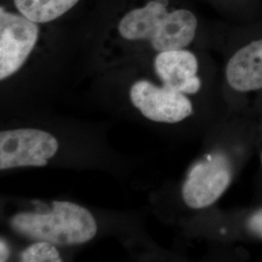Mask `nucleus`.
I'll use <instances>...</instances> for the list:
<instances>
[{
	"mask_svg": "<svg viewBox=\"0 0 262 262\" xmlns=\"http://www.w3.org/2000/svg\"><path fill=\"white\" fill-rule=\"evenodd\" d=\"M79 0H14L20 15L36 24H46L72 9Z\"/></svg>",
	"mask_w": 262,
	"mask_h": 262,
	"instance_id": "nucleus-10",
	"label": "nucleus"
},
{
	"mask_svg": "<svg viewBox=\"0 0 262 262\" xmlns=\"http://www.w3.org/2000/svg\"><path fill=\"white\" fill-rule=\"evenodd\" d=\"M244 229L253 238L262 240V207L254 209L245 217Z\"/></svg>",
	"mask_w": 262,
	"mask_h": 262,
	"instance_id": "nucleus-12",
	"label": "nucleus"
},
{
	"mask_svg": "<svg viewBox=\"0 0 262 262\" xmlns=\"http://www.w3.org/2000/svg\"><path fill=\"white\" fill-rule=\"evenodd\" d=\"M37 24L0 9V80L16 74L27 62L37 44Z\"/></svg>",
	"mask_w": 262,
	"mask_h": 262,
	"instance_id": "nucleus-5",
	"label": "nucleus"
},
{
	"mask_svg": "<svg viewBox=\"0 0 262 262\" xmlns=\"http://www.w3.org/2000/svg\"><path fill=\"white\" fill-rule=\"evenodd\" d=\"M129 99L141 115L151 122L174 124L193 114L188 95L148 80H139L131 85Z\"/></svg>",
	"mask_w": 262,
	"mask_h": 262,
	"instance_id": "nucleus-4",
	"label": "nucleus"
},
{
	"mask_svg": "<svg viewBox=\"0 0 262 262\" xmlns=\"http://www.w3.org/2000/svg\"><path fill=\"white\" fill-rule=\"evenodd\" d=\"M156 74L163 85L181 94H196L202 86L198 76V60L186 49L158 53L154 60Z\"/></svg>",
	"mask_w": 262,
	"mask_h": 262,
	"instance_id": "nucleus-6",
	"label": "nucleus"
},
{
	"mask_svg": "<svg viewBox=\"0 0 262 262\" xmlns=\"http://www.w3.org/2000/svg\"><path fill=\"white\" fill-rule=\"evenodd\" d=\"M10 247L9 245L6 242V240H4L3 238H1L0 241V261H7L10 257Z\"/></svg>",
	"mask_w": 262,
	"mask_h": 262,
	"instance_id": "nucleus-13",
	"label": "nucleus"
},
{
	"mask_svg": "<svg viewBox=\"0 0 262 262\" xmlns=\"http://www.w3.org/2000/svg\"><path fill=\"white\" fill-rule=\"evenodd\" d=\"M10 226L30 240L63 247L88 243L97 233L93 214L70 201H53L48 211L18 213L10 219Z\"/></svg>",
	"mask_w": 262,
	"mask_h": 262,
	"instance_id": "nucleus-1",
	"label": "nucleus"
},
{
	"mask_svg": "<svg viewBox=\"0 0 262 262\" xmlns=\"http://www.w3.org/2000/svg\"><path fill=\"white\" fill-rule=\"evenodd\" d=\"M238 167V156L215 149L198 159L188 170L182 186V198L192 210L212 206L230 187Z\"/></svg>",
	"mask_w": 262,
	"mask_h": 262,
	"instance_id": "nucleus-2",
	"label": "nucleus"
},
{
	"mask_svg": "<svg viewBox=\"0 0 262 262\" xmlns=\"http://www.w3.org/2000/svg\"><path fill=\"white\" fill-rule=\"evenodd\" d=\"M229 89L238 94L262 91V38L240 48L225 67Z\"/></svg>",
	"mask_w": 262,
	"mask_h": 262,
	"instance_id": "nucleus-7",
	"label": "nucleus"
},
{
	"mask_svg": "<svg viewBox=\"0 0 262 262\" xmlns=\"http://www.w3.org/2000/svg\"><path fill=\"white\" fill-rule=\"evenodd\" d=\"M167 12L162 2L150 1L143 7L131 10L121 19L119 33L126 41H147L150 44L160 19Z\"/></svg>",
	"mask_w": 262,
	"mask_h": 262,
	"instance_id": "nucleus-9",
	"label": "nucleus"
},
{
	"mask_svg": "<svg viewBox=\"0 0 262 262\" xmlns=\"http://www.w3.org/2000/svg\"><path fill=\"white\" fill-rule=\"evenodd\" d=\"M59 149L56 137L38 128H15L0 132V170L43 167Z\"/></svg>",
	"mask_w": 262,
	"mask_h": 262,
	"instance_id": "nucleus-3",
	"label": "nucleus"
},
{
	"mask_svg": "<svg viewBox=\"0 0 262 262\" xmlns=\"http://www.w3.org/2000/svg\"><path fill=\"white\" fill-rule=\"evenodd\" d=\"M262 136V135H261ZM259 158H260V163H261V167H262V137H261V148H260V156H259Z\"/></svg>",
	"mask_w": 262,
	"mask_h": 262,
	"instance_id": "nucleus-14",
	"label": "nucleus"
},
{
	"mask_svg": "<svg viewBox=\"0 0 262 262\" xmlns=\"http://www.w3.org/2000/svg\"><path fill=\"white\" fill-rule=\"evenodd\" d=\"M19 260L23 262H61L62 257L55 244L36 241L21 252Z\"/></svg>",
	"mask_w": 262,
	"mask_h": 262,
	"instance_id": "nucleus-11",
	"label": "nucleus"
},
{
	"mask_svg": "<svg viewBox=\"0 0 262 262\" xmlns=\"http://www.w3.org/2000/svg\"><path fill=\"white\" fill-rule=\"evenodd\" d=\"M197 25L195 15L188 10L167 12L159 21L150 47L157 53L186 49L195 37Z\"/></svg>",
	"mask_w": 262,
	"mask_h": 262,
	"instance_id": "nucleus-8",
	"label": "nucleus"
}]
</instances>
